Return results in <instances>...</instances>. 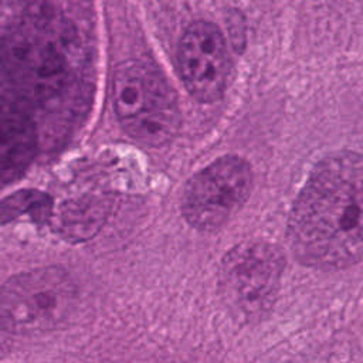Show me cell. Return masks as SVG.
<instances>
[{
    "label": "cell",
    "instance_id": "cell-5",
    "mask_svg": "<svg viewBox=\"0 0 363 363\" xmlns=\"http://www.w3.org/2000/svg\"><path fill=\"white\" fill-rule=\"evenodd\" d=\"M284 265L281 248L271 242L251 241L231 248L218 272L223 302L244 322L264 318L277 301Z\"/></svg>",
    "mask_w": 363,
    "mask_h": 363
},
{
    "label": "cell",
    "instance_id": "cell-1",
    "mask_svg": "<svg viewBox=\"0 0 363 363\" xmlns=\"http://www.w3.org/2000/svg\"><path fill=\"white\" fill-rule=\"evenodd\" d=\"M295 258L316 269H343L363 259V153L340 150L320 159L288 218Z\"/></svg>",
    "mask_w": 363,
    "mask_h": 363
},
{
    "label": "cell",
    "instance_id": "cell-4",
    "mask_svg": "<svg viewBox=\"0 0 363 363\" xmlns=\"http://www.w3.org/2000/svg\"><path fill=\"white\" fill-rule=\"evenodd\" d=\"M77 299V285L67 271L47 267L23 272L0 288V325L20 336L45 333L68 319Z\"/></svg>",
    "mask_w": 363,
    "mask_h": 363
},
{
    "label": "cell",
    "instance_id": "cell-7",
    "mask_svg": "<svg viewBox=\"0 0 363 363\" xmlns=\"http://www.w3.org/2000/svg\"><path fill=\"white\" fill-rule=\"evenodd\" d=\"M177 67L183 85L196 101L220 99L230 75V55L220 30L207 21L193 23L179 43Z\"/></svg>",
    "mask_w": 363,
    "mask_h": 363
},
{
    "label": "cell",
    "instance_id": "cell-2",
    "mask_svg": "<svg viewBox=\"0 0 363 363\" xmlns=\"http://www.w3.org/2000/svg\"><path fill=\"white\" fill-rule=\"evenodd\" d=\"M0 64L11 85L37 106L61 102L79 84V44L68 27L30 17L0 43Z\"/></svg>",
    "mask_w": 363,
    "mask_h": 363
},
{
    "label": "cell",
    "instance_id": "cell-6",
    "mask_svg": "<svg viewBox=\"0 0 363 363\" xmlns=\"http://www.w3.org/2000/svg\"><path fill=\"white\" fill-rule=\"evenodd\" d=\"M252 190V170L235 155L216 159L197 172L184 186L182 214L200 231L223 227L248 200Z\"/></svg>",
    "mask_w": 363,
    "mask_h": 363
},
{
    "label": "cell",
    "instance_id": "cell-3",
    "mask_svg": "<svg viewBox=\"0 0 363 363\" xmlns=\"http://www.w3.org/2000/svg\"><path fill=\"white\" fill-rule=\"evenodd\" d=\"M112 99L119 123L140 143L166 145L180 129L176 95L160 72L146 62L125 61L116 67Z\"/></svg>",
    "mask_w": 363,
    "mask_h": 363
}]
</instances>
